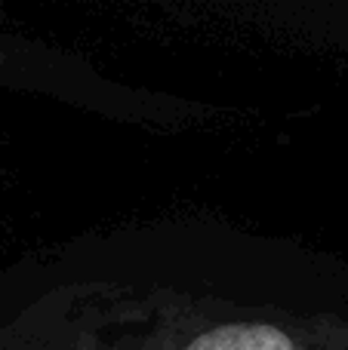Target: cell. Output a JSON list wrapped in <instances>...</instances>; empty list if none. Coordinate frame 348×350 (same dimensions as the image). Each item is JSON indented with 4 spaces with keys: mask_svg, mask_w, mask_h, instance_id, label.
Instances as JSON below:
<instances>
[{
    "mask_svg": "<svg viewBox=\"0 0 348 350\" xmlns=\"http://www.w3.org/2000/svg\"><path fill=\"white\" fill-rule=\"evenodd\" d=\"M0 350H348V295L284 237L148 218L0 267Z\"/></svg>",
    "mask_w": 348,
    "mask_h": 350,
    "instance_id": "6da1fadb",
    "label": "cell"
},
{
    "mask_svg": "<svg viewBox=\"0 0 348 350\" xmlns=\"http://www.w3.org/2000/svg\"><path fill=\"white\" fill-rule=\"evenodd\" d=\"M0 55H3V53H0ZM0 83H3V65H0Z\"/></svg>",
    "mask_w": 348,
    "mask_h": 350,
    "instance_id": "7a4b0ae2",
    "label": "cell"
}]
</instances>
